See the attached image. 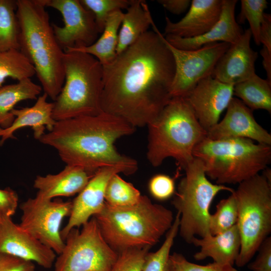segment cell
Masks as SVG:
<instances>
[{
  "label": "cell",
  "instance_id": "obj_7",
  "mask_svg": "<svg viewBox=\"0 0 271 271\" xmlns=\"http://www.w3.org/2000/svg\"><path fill=\"white\" fill-rule=\"evenodd\" d=\"M63 66L64 83L53 102L54 120L94 116L102 112L103 68L99 61L87 53L65 51Z\"/></svg>",
  "mask_w": 271,
  "mask_h": 271
},
{
  "label": "cell",
  "instance_id": "obj_26",
  "mask_svg": "<svg viewBox=\"0 0 271 271\" xmlns=\"http://www.w3.org/2000/svg\"><path fill=\"white\" fill-rule=\"evenodd\" d=\"M42 86L31 78L18 81L17 83L0 87V125L3 128L10 126L15 117L11 111L19 102L35 99L41 92Z\"/></svg>",
  "mask_w": 271,
  "mask_h": 271
},
{
  "label": "cell",
  "instance_id": "obj_40",
  "mask_svg": "<svg viewBox=\"0 0 271 271\" xmlns=\"http://www.w3.org/2000/svg\"><path fill=\"white\" fill-rule=\"evenodd\" d=\"M18 200L17 193L12 189H0V211L3 215L12 217L17 210Z\"/></svg>",
  "mask_w": 271,
  "mask_h": 271
},
{
  "label": "cell",
  "instance_id": "obj_23",
  "mask_svg": "<svg viewBox=\"0 0 271 271\" xmlns=\"http://www.w3.org/2000/svg\"><path fill=\"white\" fill-rule=\"evenodd\" d=\"M191 244L200 247L193 255L195 260L210 257L214 262L233 266L239 253L241 239L236 224L216 235L210 233L203 237H194Z\"/></svg>",
  "mask_w": 271,
  "mask_h": 271
},
{
  "label": "cell",
  "instance_id": "obj_1",
  "mask_svg": "<svg viewBox=\"0 0 271 271\" xmlns=\"http://www.w3.org/2000/svg\"><path fill=\"white\" fill-rule=\"evenodd\" d=\"M134 43L102 66L101 107L136 128L147 126L169 102L173 56L154 21Z\"/></svg>",
  "mask_w": 271,
  "mask_h": 271
},
{
  "label": "cell",
  "instance_id": "obj_42",
  "mask_svg": "<svg viewBox=\"0 0 271 271\" xmlns=\"http://www.w3.org/2000/svg\"><path fill=\"white\" fill-rule=\"evenodd\" d=\"M158 3L170 13L180 15L183 13L190 7V0H158Z\"/></svg>",
  "mask_w": 271,
  "mask_h": 271
},
{
  "label": "cell",
  "instance_id": "obj_37",
  "mask_svg": "<svg viewBox=\"0 0 271 271\" xmlns=\"http://www.w3.org/2000/svg\"><path fill=\"white\" fill-rule=\"evenodd\" d=\"M148 188L151 195L160 201L166 200L175 193L174 179L165 174H157L151 178Z\"/></svg>",
  "mask_w": 271,
  "mask_h": 271
},
{
  "label": "cell",
  "instance_id": "obj_13",
  "mask_svg": "<svg viewBox=\"0 0 271 271\" xmlns=\"http://www.w3.org/2000/svg\"><path fill=\"white\" fill-rule=\"evenodd\" d=\"M46 6L57 10L62 16L63 27L52 25L64 51L89 46L97 40L100 33L94 15L80 0H46Z\"/></svg>",
  "mask_w": 271,
  "mask_h": 271
},
{
  "label": "cell",
  "instance_id": "obj_33",
  "mask_svg": "<svg viewBox=\"0 0 271 271\" xmlns=\"http://www.w3.org/2000/svg\"><path fill=\"white\" fill-rule=\"evenodd\" d=\"M266 0H241L239 23L243 24L247 20L252 37L257 45L260 44L259 32L264 11L267 8Z\"/></svg>",
  "mask_w": 271,
  "mask_h": 271
},
{
  "label": "cell",
  "instance_id": "obj_34",
  "mask_svg": "<svg viewBox=\"0 0 271 271\" xmlns=\"http://www.w3.org/2000/svg\"><path fill=\"white\" fill-rule=\"evenodd\" d=\"M132 0H80L94 15L100 33H102L109 15L115 11L127 9Z\"/></svg>",
  "mask_w": 271,
  "mask_h": 271
},
{
  "label": "cell",
  "instance_id": "obj_10",
  "mask_svg": "<svg viewBox=\"0 0 271 271\" xmlns=\"http://www.w3.org/2000/svg\"><path fill=\"white\" fill-rule=\"evenodd\" d=\"M56 258L53 271H110L118 253L104 239L96 219L72 229Z\"/></svg>",
  "mask_w": 271,
  "mask_h": 271
},
{
  "label": "cell",
  "instance_id": "obj_29",
  "mask_svg": "<svg viewBox=\"0 0 271 271\" xmlns=\"http://www.w3.org/2000/svg\"><path fill=\"white\" fill-rule=\"evenodd\" d=\"M16 1L0 0V52L20 49Z\"/></svg>",
  "mask_w": 271,
  "mask_h": 271
},
{
  "label": "cell",
  "instance_id": "obj_44",
  "mask_svg": "<svg viewBox=\"0 0 271 271\" xmlns=\"http://www.w3.org/2000/svg\"><path fill=\"white\" fill-rule=\"evenodd\" d=\"M4 216V215H3V214L0 211V218L3 216Z\"/></svg>",
  "mask_w": 271,
  "mask_h": 271
},
{
  "label": "cell",
  "instance_id": "obj_15",
  "mask_svg": "<svg viewBox=\"0 0 271 271\" xmlns=\"http://www.w3.org/2000/svg\"><path fill=\"white\" fill-rule=\"evenodd\" d=\"M0 252L35 262L44 268L52 267L56 253L32 235L12 217L4 215L0 218Z\"/></svg>",
  "mask_w": 271,
  "mask_h": 271
},
{
  "label": "cell",
  "instance_id": "obj_22",
  "mask_svg": "<svg viewBox=\"0 0 271 271\" xmlns=\"http://www.w3.org/2000/svg\"><path fill=\"white\" fill-rule=\"evenodd\" d=\"M48 95L44 93L39 96L32 106L21 109H13L11 113L15 117L11 125L0 131V145L9 139L15 138L14 133L25 127H31L36 139H39L45 133L47 128L51 131L56 120L53 118V102L47 101Z\"/></svg>",
  "mask_w": 271,
  "mask_h": 271
},
{
  "label": "cell",
  "instance_id": "obj_39",
  "mask_svg": "<svg viewBox=\"0 0 271 271\" xmlns=\"http://www.w3.org/2000/svg\"><path fill=\"white\" fill-rule=\"evenodd\" d=\"M33 262L0 252V271H35Z\"/></svg>",
  "mask_w": 271,
  "mask_h": 271
},
{
  "label": "cell",
  "instance_id": "obj_14",
  "mask_svg": "<svg viewBox=\"0 0 271 271\" xmlns=\"http://www.w3.org/2000/svg\"><path fill=\"white\" fill-rule=\"evenodd\" d=\"M234 85L211 75L201 79L185 97L197 119L207 132L218 122L233 98Z\"/></svg>",
  "mask_w": 271,
  "mask_h": 271
},
{
  "label": "cell",
  "instance_id": "obj_21",
  "mask_svg": "<svg viewBox=\"0 0 271 271\" xmlns=\"http://www.w3.org/2000/svg\"><path fill=\"white\" fill-rule=\"evenodd\" d=\"M93 175L81 167L66 165L56 174L37 176L33 186L38 190L36 196L44 199L69 197L80 193Z\"/></svg>",
  "mask_w": 271,
  "mask_h": 271
},
{
  "label": "cell",
  "instance_id": "obj_11",
  "mask_svg": "<svg viewBox=\"0 0 271 271\" xmlns=\"http://www.w3.org/2000/svg\"><path fill=\"white\" fill-rule=\"evenodd\" d=\"M72 201L44 199L36 196L22 203L20 226L26 231L60 254L64 246L60 227L64 218L69 216Z\"/></svg>",
  "mask_w": 271,
  "mask_h": 271
},
{
  "label": "cell",
  "instance_id": "obj_31",
  "mask_svg": "<svg viewBox=\"0 0 271 271\" xmlns=\"http://www.w3.org/2000/svg\"><path fill=\"white\" fill-rule=\"evenodd\" d=\"M237 218V204L233 191L227 198L221 200L216 205L214 213L210 214V233L214 235L227 230L236 224Z\"/></svg>",
  "mask_w": 271,
  "mask_h": 271
},
{
  "label": "cell",
  "instance_id": "obj_36",
  "mask_svg": "<svg viewBox=\"0 0 271 271\" xmlns=\"http://www.w3.org/2000/svg\"><path fill=\"white\" fill-rule=\"evenodd\" d=\"M168 271H238L233 266L220 264L216 262L200 265L189 261L181 253L174 252L170 254L168 262Z\"/></svg>",
  "mask_w": 271,
  "mask_h": 271
},
{
  "label": "cell",
  "instance_id": "obj_2",
  "mask_svg": "<svg viewBox=\"0 0 271 271\" xmlns=\"http://www.w3.org/2000/svg\"><path fill=\"white\" fill-rule=\"evenodd\" d=\"M136 129L124 120L102 112L57 121L39 141L55 149L67 165L81 167L93 174L100 168L113 167L129 175L138 170V162L119 153L114 144Z\"/></svg>",
  "mask_w": 271,
  "mask_h": 271
},
{
  "label": "cell",
  "instance_id": "obj_32",
  "mask_svg": "<svg viewBox=\"0 0 271 271\" xmlns=\"http://www.w3.org/2000/svg\"><path fill=\"white\" fill-rule=\"evenodd\" d=\"M180 214L177 212L171 228L167 232L164 242L155 252L147 254L143 271H168L170 251L179 232Z\"/></svg>",
  "mask_w": 271,
  "mask_h": 271
},
{
  "label": "cell",
  "instance_id": "obj_24",
  "mask_svg": "<svg viewBox=\"0 0 271 271\" xmlns=\"http://www.w3.org/2000/svg\"><path fill=\"white\" fill-rule=\"evenodd\" d=\"M153 21L145 1L132 0L126 13H123L118 33L117 55L147 32Z\"/></svg>",
  "mask_w": 271,
  "mask_h": 271
},
{
  "label": "cell",
  "instance_id": "obj_19",
  "mask_svg": "<svg viewBox=\"0 0 271 271\" xmlns=\"http://www.w3.org/2000/svg\"><path fill=\"white\" fill-rule=\"evenodd\" d=\"M236 0H222V12L216 24L202 35L184 38L173 35H166L167 41L173 47L183 50H195L203 46L216 42L235 43L243 33L236 21L235 9Z\"/></svg>",
  "mask_w": 271,
  "mask_h": 271
},
{
  "label": "cell",
  "instance_id": "obj_12",
  "mask_svg": "<svg viewBox=\"0 0 271 271\" xmlns=\"http://www.w3.org/2000/svg\"><path fill=\"white\" fill-rule=\"evenodd\" d=\"M172 53L175 72L171 88L173 97H186L197 84L211 74L217 62L230 44L216 42L206 44L195 50L177 49L165 39Z\"/></svg>",
  "mask_w": 271,
  "mask_h": 271
},
{
  "label": "cell",
  "instance_id": "obj_30",
  "mask_svg": "<svg viewBox=\"0 0 271 271\" xmlns=\"http://www.w3.org/2000/svg\"><path fill=\"white\" fill-rule=\"evenodd\" d=\"M140 192L119 174L113 175L106 186L105 201L111 206L126 207L134 205L141 199Z\"/></svg>",
  "mask_w": 271,
  "mask_h": 271
},
{
  "label": "cell",
  "instance_id": "obj_25",
  "mask_svg": "<svg viewBox=\"0 0 271 271\" xmlns=\"http://www.w3.org/2000/svg\"><path fill=\"white\" fill-rule=\"evenodd\" d=\"M123 16V13L120 10L110 14L106 20L101 35L91 45L66 51H75L89 54L96 58L102 66L109 64L117 56L118 32Z\"/></svg>",
  "mask_w": 271,
  "mask_h": 271
},
{
  "label": "cell",
  "instance_id": "obj_18",
  "mask_svg": "<svg viewBox=\"0 0 271 271\" xmlns=\"http://www.w3.org/2000/svg\"><path fill=\"white\" fill-rule=\"evenodd\" d=\"M251 37L248 28L235 43L230 44L216 64L211 74L213 78L234 85L256 74L255 63L258 53L250 47Z\"/></svg>",
  "mask_w": 271,
  "mask_h": 271
},
{
  "label": "cell",
  "instance_id": "obj_4",
  "mask_svg": "<svg viewBox=\"0 0 271 271\" xmlns=\"http://www.w3.org/2000/svg\"><path fill=\"white\" fill-rule=\"evenodd\" d=\"M107 244L118 254L131 248H151L172 226L171 210L142 195L134 205L115 207L105 202L94 216Z\"/></svg>",
  "mask_w": 271,
  "mask_h": 271
},
{
  "label": "cell",
  "instance_id": "obj_43",
  "mask_svg": "<svg viewBox=\"0 0 271 271\" xmlns=\"http://www.w3.org/2000/svg\"><path fill=\"white\" fill-rule=\"evenodd\" d=\"M260 53L263 58L262 65L267 75L266 80L271 84V51L263 46Z\"/></svg>",
  "mask_w": 271,
  "mask_h": 271
},
{
  "label": "cell",
  "instance_id": "obj_35",
  "mask_svg": "<svg viewBox=\"0 0 271 271\" xmlns=\"http://www.w3.org/2000/svg\"><path fill=\"white\" fill-rule=\"evenodd\" d=\"M150 248H131L118 254L110 271H143L145 257Z\"/></svg>",
  "mask_w": 271,
  "mask_h": 271
},
{
  "label": "cell",
  "instance_id": "obj_45",
  "mask_svg": "<svg viewBox=\"0 0 271 271\" xmlns=\"http://www.w3.org/2000/svg\"><path fill=\"white\" fill-rule=\"evenodd\" d=\"M3 129V128L1 127V125H0V131Z\"/></svg>",
  "mask_w": 271,
  "mask_h": 271
},
{
  "label": "cell",
  "instance_id": "obj_8",
  "mask_svg": "<svg viewBox=\"0 0 271 271\" xmlns=\"http://www.w3.org/2000/svg\"><path fill=\"white\" fill-rule=\"evenodd\" d=\"M172 204L180 214L179 232L188 243L194 237L210 234V205L222 191L232 193L234 189L225 185L213 184L206 176L202 161L196 158L184 169Z\"/></svg>",
  "mask_w": 271,
  "mask_h": 271
},
{
  "label": "cell",
  "instance_id": "obj_27",
  "mask_svg": "<svg viewBox=\"0 0 271 271\" xmlns=\"http://www.w3.org/2000/svg\"><path fill=\"white\" fill-rule=\"evenodd\" d=\"M233 95L252 111L264 109L271 113V84L256 74L234 85Z\"/></svg>",
  "mask_w": 271,
  "mask_h": 271
},
{
  "label": "cell",
  "instance_id": "obj_38",
  "mask_svg": "<svg viewBox=\"0 0 271 271\" xmlns=\"http://www.w3.org/2000/svg\"><path fill=\"white\" fill-rule=\"evenodd\" d=\"M253 261L247 264L252 271H271V237L266 238L259 246Z\"/></svg>",
  "mask_w": 271,
  "mask_h": 271
},
{
  "label": "cell",
  "instance_id": "obj_5",
  "mask_svg": "<svg viewBox=\"0 0 271 271\" xmlns=\"http://www.w3.org/2000/svg\"><path fill=\"white\" fill-rule=\"evenodd\" d=\"M147 158L155 167L168 158L184 169L193 160L195 146L207 136L185 97H173L147 125Z\"/></svg>",
  "mask_w": 271,
  "mask_h": 271
},
{
  "label": "cell",
  "instance_id": "obj_17",
  "mask_svg": "<svg viewBox=\"0 0 271 271\" xmlns=\"http://www.w3.org/2000/svg\"><path fill=\"white\" fill-rule=\"evenodd\" d=\"M119 170L113 167H104L98 170L88 183L72 201L71 213L67 224L61 234L64 241L68 232L74 228H78L86 223L102 210L105 203V194L107 184Z\"/></svg>",
  "mask_w": 271,
  "mask_h": 271
},
{
  "label": "cell",
  "instance_id": "obj_41",
  "mask_svg": "<svg viewBox=\"0 0 271 271\" xmlns=\"http://www.w3.org/2000/svg\"><path fill=\"white\" fill-rule=\"evenodd\" d=\"M260 44L271 51V15L264 13L259 32Z\"/></svg>",
  "mask_w": 271,
  "mask_h": 271
},
{
  "label": "cell",
  "instance_id": "obj_9",
  "mask_svg": "<svg viewBox=\"0 0 271 271\" xmlns=\"http://www.w3.org/2000/svg\"><path fill=\"white\" fill-rule=\"evenodd\" d=\"M234 194L238 208L236 225L241 239L235 263L242 267L249 263L271 232V184L258 174L239 183Z\"/></svg>",
  "mask_w": 271,
  "mask_h": 271
},
{
  "label": "cell",
  "instance_id": "obj_6",
  "mask_svg": "<svg viewBox=\"0 0 271 271\" xmlns=\"http://www.w3.org/2000/svg\"><path fill=\"white\" fill-rule=\"evenodd\" d=\"M206 176L217 184H239L262 171L271 162V146L246 138L218 140L207 137L193 151Z\"/></svg>",
  "mask_w": 271,
  "mask_h": 271
},
{
  "label": "cell",
  "instance_id": "obj_16",
  "mask_svg": "<svg viewBox=\"0 0 271 271\" xmlns=\"http://www.w3.org/2000/svg\"><path fill=\"white\" fill-rule=\"evenodd\" d=\"M206 137L213 140L246 138L271 146L270 134L256 122L252 110L234 97L230 102L223 118L207 132Z\"/></svg>",
  "mask_w": 271,
  "mask_h": 271
},
{
  "label": "cell",
  "instance_id": "obj_3",
  "mask_svg": "<svg viewBox=\"0 0 271 271\" xmlns=\"http://www.w3.org/2000/svg\"><path fill=\"white\" fill-rule=\"evenodd\" d=\"M20 50L33 64L44 93L53 100L64 83V51L54 34L46 0L16 1Z\"/></svg>",
  "mask_w": 271,
  "mask_h": 271
},
{
  "label": "cell",
  "instance_id": "obj_28",
  "mask_svg": "<svg viewBox=\"0 0 271 271\" xmlns=\"http://www.w3.org/2000/svg\"><path fill=\"white\" fill-rule=\"evenodd\" d=\"M35 75L36 70L33 64L20 49L0 52V87L8 77L20 81L31 78Z\"/></svg>",
  "mask_w": 271,
  "mask_h": 271
},
{
  "label": "cell",
  "instance_id": "obj_20",
  "mask_svg": "<svg viewBox=\"0 0 271 271\" xmlns=\"http://www.w3.org/2000/svg\"><path fill=\"white\" fill-rule=\"evenodd\" d=\"M222 0H193L186 15L179 21L172 22L166 17L165 36L184 38L198 37L209 31L221 16Z\"/></svg>",
  "mask_w": 271,
  "mask_h": 271
}]
</instances>
